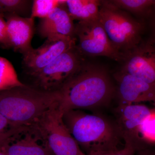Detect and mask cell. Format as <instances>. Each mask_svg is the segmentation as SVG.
Returning a JSON list of instances; mask_svg holds the SVG:
<instances>
[{
	"mask_svg": "<svg viewBox=\"0 0 155 155\" xmlns=\"http://www.w3.org/2000/svg\"><path fill=\"white\" fill-rule=\"evenodd\" d=\"M58 107L62 114L71 110L107 106L115 89L104 69L82 64L80 69L58 90Z\"/></svg>",
	"mask_w": 155,
	"mask_h": 155,
	"instance_id": "6da1fadb",
	"label": "cell"
},
{
	"mask_svg": "<svg viewBox=\"0 0 155 155\" xmlns=\"http://www.w3.org/2000/svg\"><path fill=\"white\" fill-rule=\"evenodd\" d=\"M59 99L58 91L15 87L0 91V114L12 127L28 131Z\"/></svg>",
	"mask_w": 155,
	"mask_h": 155,
	"instance_id": "7a4b0ae2",
	"label": "cell"
},
{
	"mask_svg": "<svg viewBox=\"0 0 155 155\" xmlns=\"http://www.w3.org/2000/svg\"><path fill=\"white\" fill-rule=\"evenodd\" d=\"M64 124L85 154L118 150L121 134L118 126L103 116L71 110L63 115Z\"/></svg>",
	"mask_w": 155,
	"mask_h": 155,
	"instance_id": "3957f363",
	"label": "cell"
},
{
	"mask_svg": "<svg viewBox=\"0 0 155 155\" xmlns=\"http://www.w3.org/2000/svg\"><path fill=\"white\" fill-rule=\"evenodd\" d=\"M99 21L116 50L125 54L142 41L144 25L109 1H100Z\"/></svg>",
	"mask_w": 155,
	"mask_h": 155,
	"instance_id": "277c9868",
	"label": "cell"
},
{
	"mask_svg": "<svg viewBox=\"0 0 155 155\" xmlns=\"http://www.w3.org/2000/svg\"><path fill=\"white\" fill-rule=\"evenodd\" d=\"M63 115L56 103L29 131L44 141L54 155H86L64 124Z\"/></svg>",
	"mask_w": 155,
	"mask_h": 155,
	"instance_id": "5b68a950",
	"label": "cell"
},
{
	"mask_svg": "<svg viewBox=\"0 0 155 155\" xmlns=\"http://www.w3.org/2000/svg\"><path fill=\"white\" fill-rule=\"evenodd\" d=\"M83 64L81 55L75 45L31 76L34 86L31 87L43 91H57L75 75Z\"/></svg>",
	"mask_w": 155,
	"mask_h": 155,
	"instance_id": "8992f818",
	"label": "cell"
},
{
	"mask_svg": "<svg viewBox=\"0 0 155 155\" xmlns=\"http://www.w3.org/2000/svg\"><path fill=\"white\" fill-rule=\"evenodd\" d=\"M75 36L78 39L76 48L81 55L105 56L116 61L124 60L125 55L114 47L99 20L78 22L75 24Z\"/></svg>",
	"mask_w": 155,
	"mask_h": 155,
	"instance_id": "52a82bcc",
	"label": "cell"
},
{
	"mask_svg": "<svg viewBox=\"0 0 155 155\" xmlns=\"http://www.w3.org/2000/svg\"><path fill=\"white\" fill-rule=\"evenodd\" d=\"M75 38L54 35L46 38L42 45L23 56L22 67L30 77L46 67L63 53L76 45Z\"/></svg>",
	"mask_w": 155,
	"mask_h": 155,
	"instance_id": "ba28073f",
	"label": "cell"
},
{
	"mask_svg": "<svg viewBox=\"0 0 155 155\" xmlns=\"http://www.w3.org/2000/svg\"><path fill=\"white\" fill-rule=\"evenodd\" d=\"M154 112V109L139 104L119 106L116 109V123L121 137L125 141V144L132 147L136 152L149 148L140 137V127L144 119Z\"/></svg>",
	"mask_w": 155,
	"mask_h": 155,
	"instance_id": "9c48e42d",
	"label": "cell"
},
{
	"mask_svg": "<svg viewBox=\"0 0 155 155\" xmlns=\"http://www.w3.org/2000/svg\"><path fill=\"white\" fill-rule=\"evenodd\" d=\"M154 40L142 41L125 54L121 72L155 85Z\"/></svg>",
	"mask_w": 155,
	"mask_h": 155,
	"instance_id": "30bf717a",
	"label": "cell"
},
{
	"mask_svg": "<svg viewBox=\"0 0 155 155\" xmlns=\"http://www.w3.org/2000/svg\"><path fill=\"white\" fill-rule=\"evenodd\" d=\"M115 78L118 84L119 106L155 101V85L140 78L119 72Z\"/></svg>",
	"mask_w": 155,
	"mask_h": 155,
	"instance_id": "8fae6325",
	"label": "cell"
},
{
	"mask_svg": "<svg viewBox=\"0 0 155 155\" xmlns=\"http://www.w3.org/2000/svg\"><path fill=\"white\" fill-rule=\"evenodd\" d=\"M4 17L10 48L23 56L26 54L33 48L31 42L35 30V19L14 14H5Z\"/></svg>",
	"mask_w": 155,
	"mask_h": 155,
	"instance_id": "7c38bea8",
	"label": "cell"
},
{
	"mask_svg": "<svg viewBox=\"0 0 155 155\" xmlns=\"http://www.w3.org/2000/svg\"><path fill=\"white\" fill-rule=\"evenodd\" d=\"M36 29L42 38L54 35L75 38V24L67 10L66 1L48 17L41 19Z\"/></svg>",
	"mask_w": 155,
	"mask_h": 155,
	"instance_id": "4fadbf2b",
	"label": "cell"
},
{
	"mask_svg": "<svg viewBox=\"0 0 155 155\" xmlns=\"http://www.w3.org/2000/svg\"><path fill=\"white\" fill-rule=\"evenodd\" d=\"M26 133L25 137L11 143L0 152L8 155H54L46 145L39 144L38 137L28 131Z\"/></svg>",
	"mask_w": 155,
	"mask_h": 155,
	"instance_id": "5bb4252c",
	"label": "cell"
},
{
	"mask_svg": "<svg viewBox=\"0 0 155 155\" xmlns=\"http://www.w3.org/2000/svg\"><path fill=\"white\" fill-rule=\"evenodd\" d=\"M66 7L70 16L78 22H91L99 19L100 1L67 0Z\"/></svg>",
	"mask_w": 155,
	"mask_h": 155,
	"instance_id": "9a60e30c",
	"label": "cell"
},
{
	"mask_svg": "<svg viewBox=\"0 0 155 155\" xmlns=\"http://www.w3.org/2000/svg\"><path fill=\"white\" fill-rule=\"evenodd\" d=\"M26 85L19 80L11 62L0 57V91Z\"/></svg>",
	"mask_w": 155,
	"mask_h": 155,
	"instance_id": "2e32d148",
	"label": "cell"
},
{
	"mask_svg": "<svg viewBox=\"0 0 155 155\" xmlns=\"http://www.w3.org/2000/svg\"><path fill=\"white\" fill-rule=\"evenodd\" d=\"M109 2L122 11H127L140 16L150 14L154 6L153 0H113Z\"/></svg>",
	"mask_w": 155,
	"mask_h": 155,
	"instance_id": "e0dca14e",
	"label": "cell"
},
{
	"mask_svg": "<svg viewBox=\"0 0 155 155\" xmlns=\"http://www.w3.org/2000/svg\"><path fill=\"white\" fill-rule=\"evenodd\" d=\"M32 2L31 0H0V14L30 17Z\"/></svg>",
	"mask_w": 155,
	"mask_h": 155,
	"instance_id": "ac0fdd59",
	"label": "cell"
},
{
	"mask_svg": "<svg viewBox=\"0 0 155 155\" xmlns=\"http://www.w3.org/2000/svg\"><path fill=\"white\" fill-rule=\"evenodd\" d=\"M64 0H34L31 7V18L44 19L63 3Z\"/></svg>",
	"mask_w": 155,
	"mask_h": 155,
	"instance_id": "d6986e66",
	"label": "cell"
},
{
	"mask_svg": "<svg viewBox=\"0 0 155 155\" xmlns=\"http://www.w3.org/2000/svg\"><path fill=\"white\" fill-rule=\"evenodd\" d=\"M23 132L22 129L12 127L9 121L0 114V151L12 142L17 134Z\"/></svg>",
	"mask_w": 155,
	"mask_h": 155,
	"instance_id": "ffe728a7",
	"label": "cell"
},
{
	"mask_svg": "<svg viewBox=\"0 0 155 155\" xmlns=\"http://www.w3.org/2000/svg\"><path fill=\"white\" fill-rule=\"evenodd\" d=\"M155 113H152L145 119L140 127V135L147 148L155 144Z\"/></svg>",
	"mask_w": 155,
	"mask_h": 155,
	"instance_id": "44dd1931",
	"label": "cell"
},
{
	"mask_svg": "<svg viewBox=\"0 0 155 155\" xmlns=\"http://www.w3.org/2000/svg\"><path fill=\"white\" fill-rule=\"evenodd\" d=\"M0 45L4 49L10 48L7 36L6 20L3 14H0Z\"/></svg>",
	"mask_w": 155,
	"mask_h": 155,
	"instance_id": "7402d4cb",
	"label": "cell"
},
{
	"mask_svg": "<svg viewBox=\"0 0 155 155\" xmlns=\"http://www.w3.org/2000/svg\"><path fill=\"white\" fill-rule=\"evenodd\" d=\"M136 153L135 150L132 147L125 144V147L122 149L117 151L116 155H134Z\"/></svg>",
	"mask_w": 155,
	"mask_h": 155,
	"instance_id": "603a6c76",
	"label": "cell"
},
{
	"mask_svg": "<svg viewBox=\"0 0 155 155\" xmlns=\"http://www.w3.org/2000/svg\"><path fill=\"white\" fill-rule=\"evenodd\" d=\"M137 155H155L154 151L149 148L140 150L137 152Z\"/></svg>",
	"mask_w": 155,
	"mask_h": 155,
	"instance_id": "cb8c5ba5",
	"label": "cell"
},
{
	"mask_svg": "<svg viewBox=\"0 0 155 155\" xmlns=\"http://www.w3.org/2000/svg\"><path fill=\"white\" fill-rule=\"evenodd\" d=\"M118 150L108 152H96L89 153L86 155H116V153Z\"/></svg>",
	"mask_w": 155,
	"mask_h": 155,
	"instance_id": "d4e9b609",
	"label": "cell"
},
{
	"mask_svg": "<svg viewBox=\"0 0 155 155\" xmlns=\"http://www.w3.org/2000/svg\"><path fill=\"white\" fill-rule=\"evenodd\" d=\"M0 155H8L2 152H0Z\"/></svg>",
	"mask_w": 155,
	"mask_h": 155,
	"instance_id": "484cf974",
	"label": "cell"
}]
</instances>
